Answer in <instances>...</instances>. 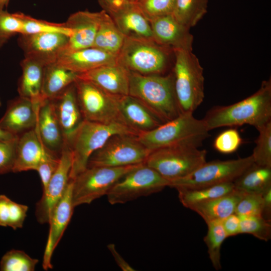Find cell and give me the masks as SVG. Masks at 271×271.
Here are the masks:
<instances>
[{"label":"cell","instance_id":"4316f807","mask_svg":"<svg viewBox=\"0 0 271 271\" xmlns=\"http://www.w3.org/2000/svg\"><path fill=\"white\" fill-rule=\"evenodd\" d=\"M244 193L235 189L230 193L195 205L190 209L198 214L206 223L222 220L235 213L236 205Z\"/></svg>","mask_w":271,"mask_h":271},{"label":"cell","instance_id":"3957f363","mask_svg":"<svg viewBox=\"0 0 271 271\" xmlns=\"http://www.w3.org/2000/svg\"><path fill=\"white\" fill-rule=\"evenodd\" d=\"M193 114L182 113L151 130L139 133L137 138L151 152L179 145L199 147L209 136V131L202 119Z\"/></svg>","mask_w":271,"mask_h":271},{"label":"cell","instance_id":"277c9868","mask_svg":"<svg viewBox=\"0 0 271 271\" xmlns=\"http://www.w3.org/2000/svg\"><path fill=\"white\" fill-rule=\"evenodd\" d=\"M139 132L120 122L103 123L84 120L66 140L72 157L70 178L74 179L86 168L88 160L111 136L116 134L138 136Z\"/></svg>","mask_w":271,"mask_h":271},{"label":"cell","instance_id":"5bb4252c","mask_svg":"<svg viewBox=\"0 0 271 271\" xmlns=\"http://www.w3.org/2000/svg\"><path fill=\"white\" fill-rule=\"evenodd\" d=\"M69 36L60 33L20 34L18 43L25 56L34 57L46 64L54 62L67 46Z\"/></svg>","mask_w":271,"mask_h":271},{"label":"cell","instance_id":"e575fe53","mask_svg":"<svg viewBox=\"0 0 271 271\" xmlns=\"http://www.w3.org/2000/svg\"><path fill=\"white\" fill-rule=\"evenodd\" d=\"M39 260L30 256L23 250L11 249L0 261L1 271H34Z\"/></svg>","mask_w":271,"mask_h":271},{"label":"cell","instance_id":"30bf717a","mask_svg":"<svg viewBox=\"0 0 271 271\" xmlns=\"http://www.w3.org/2000/svg\"><path fill=\"white\" fill-rule=\"evenodd\" d=\"M253 163L251 155L237 159L206 161L187 176L171 182L169 187L192 189L233 182Z\"/></svg>","mask_w":271,"mask_h":271},{"label":"cell","instance_id":"8fae6325","mask_svg":"<svg viewBox=\"0 0 271 271\" xmlns=\"http://www.w3.org/2000/svg\"><path fill=\"white\" fill-rule=\"evenodd\" d=\"M151 152L137 136L116 134L92 154L87 167H119L144 163Z\"/></svg>","mask_w":271,"mask_h":271},{"label":"cell","instance_id":"2e32d148","mask_svg":"<svg viewBox=\"0 0 271 271\" xmlns=\"http://www.w3.org/2000/svg\"><path fill=\"white\" fill-rule=\"evenodd\" d=\"M149 22L153 39L158 44L173 51L193 50L194 38L190 29L178 22L172 14L156 17Z\"/></svg>","mask_w":271,"mask_h":271},{"label":"cell","instance_id":"484cf974","mask_svg":"<svg viewBox=\"0 0 271 271\" xmlns=\"http://www.w3.org/2000/svg\"><path fill=\"white\" fill-rule=\"evenodd\" d=\"M43 150L36 127L18 137L12 172L36 170Z\"/></svg>","mask_w":271,"mask_h":271},{"label":"cell","instance_id":"60d3db41","mask_svg":"<svg viewBox=\"0 0 271 271\" xmlns=\"http://www.w3.org/2000/svg\"><path fill=\"white\" fill-rule=\"evenodd\" d=\"M242 139L235 128H230L220 133L213 142L214 149L222 154L235 152L242 144Z\"/></svg>","mask_w":271,"mask_h":271},{"label":"cell","instance_id":"f5cc1de1","mask_svg":"<svg viewBox=\"0 0 271 271\" xmlns=\"http://www.w3.org/2000/svg\"><path fill=\"white\" fill-rule=\"evenodd\" d=\"M130 1L133 2H137L138 0H130Z\"/></svg>","mask_w":271,"mask_h":271},{"label":"cell","instance_id":"e0dca14e","mask_svg":"<svg viewBox=\"0 0 271 271\" xmlns=\"http://www.w3.org/2000/svg\"><path fill=\"white\" fill-rule=\"evenodd\" d=\"M41 103L20 96L10 100L0 119V128L17 137L35 128Z\"/></svg>","mask_w":271,"mask_h":271},{"label":"cell","instance_id":"7bdbcfd3","mask_svg":"<svg viewBox=\"0 0 271 271\" xmlns=\"http://www.w3.org/2000/svg\"><path fill=\"white\" fill-rule=\"evenodd\" d=\"M17 139L0 140V175L13 171Z\"/></svg>","mask_w":271,"mask_h":271},{"label":"cell","instance_id":"c3c4849f","mask_svg":"<svg viewBox=\"0 0 271 271\" xmlns=\"http://www.w3.org/2000/svg\"><path fill=\"white\" fill-rule=\"evenodd\" d=\"M263 212L262 216L271 220V187L265 190L262 194Z\"/></svg>","mask_w":271,"mask_h":271},{"label":"cell","instance_id":"9c48e42d","mask_svg":"<svg viewBox=\"0 0 271 271\" xmlns=\"http://www.w3.org/2000/svg\"><path fill=\"white\" fill-rule=\"evenodd\" d=\"M169 185L168 180L153 168L142 163L118 180L106 196L111 205L124 204L160 192Z\"/></svg>","mask_w":271,"mask_h":271},{"label":"cell","instance_id":"f1b7e54d","mask_svg":"<svg viewBox=\"0 0 271 271\" xmlns=\"http://www.w3.org/2000/svg\"><path fill=\"white\" fill-rule=\"evenodd\" d=\"M125 37L118 29L110 16L103 10L93 47L118 56L123 45Z\"/></svg>","mask_w":271,"mask_h":271},{"label":"cell","instance_id":"7c38bea8","mask_svg":"<svg viewBox=\"0 0 271 271\" xmlns=\"http://www.w3.org/2000/svg\"><path fill=\"white\" fill-rule=\"evenodd\" d=\"M74 84L84 120L103 123L126 124L119 110V96L111 94L93 83L78 77Z\"/></svg>","mask_w":271,"mask_h":271},{"label":"cell","instance_id":"836d02e7","mask_svg":"<svg viewBox=\"0 0 271 271\" xmlns=\"http://www.w3.org/2000/svg\"><path fill=\"white\" fill-rule=\"evenodd\" d=\"M19 13L22 23L23 27L20 34H31L41 33H60L69 36L72 31L65 23H54L44 20L36 19L22 13Z\"/></svg>","mask_w":271,"mask_h":271},{"label":"cell","instance_id":"681fc988","mask_svg":"<svg viewBox=\"0 0 271 271\" xmlns=\"http://www.w3.org/2000/svg\"><path fill=\"white\" fill-rule=\"evenodd\" d=\"M130 0H98V3L102 9L106 12H108L116 9Z\"/></svg>","mask_w":271,"mask_h":271},{"label":"cell","instance_id":"9a60e30c","mask_svg":"<svg viewBox=\"0 0 271 271\" xmlns=\"http://www.w3.org/2000/svg\"><path fill=\"white\" fill-rule=\"evenodd\" d=\"M73 180H70L65 192L53 208L48 223L49 235L43 255L42 267L45 270L53 268L51 258L71 219L74 208L72 201Z\"/></svg>","mask_w":271,"mask_h":271},{"label":"cell","instance_id":"d6986e66","mask_svg":"<svg viewBox=\"0 0 271 271\" xmlns=\"http://www.w3.org/2000/svg\"><path fill=\"white\" fill-rule=\"evenodd\" d=\"M117 62V56L91 47L63 51L54 62L69 70L80 74Z\"/></svg>","mask_w":271,"mask_h":271},{"label":"cell","instance_id":"603a6c76","mask_svg":"<svg viewBox=\"0 0 271 271\" xmlns=\"http://www.w3.org/2000/svg\"><path fill=\"white\" fill-rule=\"evenodd\" d=\"M118 103L124 122L139 133L151 130L164 123L147 105L129 94L119 96Z\"/></svg>","mask_w":271,"mask_h":271},{"label":"cell","instance_id":"ee69618b","mask_svg":"<svg viewBox=\"0 0 271 271\" xmlns=\"http://www.w3.org/2000/svg\"><path fill=\"white\" fill-rule=\"evenodd\" d=\"M28 210L27 205L18 203L11 199L8 226L14 230L22 228Z\"/></svg>","mask_w":271,"mask_h":271},{"label":"cell","instance_id":"d4e9b609","mask_svg":"<svg viewBox=\"0 0 271 271\" xmlns=\"http://www.w3.org/2000/svg\"><path fill=\"white\" fill-rule=\"evenodd\" d=\"M46 64L34 57L25 56L21 62L22 73L18 81L19 96L40 103L45 66Z\"/></svg>","mask_w":271,"mask_h":271},{"label":"cell","instance_id":"11a10c76","mask_svg":"<svg viewBox=\"0 0 271 271\" xmlns=\"http://www.w3.org/2000/svg\"><path fill=\"white\" fill-rule=\"evenodd\" d=\"M139 0L137 1V2Z\"/></svg>","mask_w":271,"mask_h":271},{"label":"cell","instance_id":"f907efd6","mask_svg":"<svg viewBox=\"0 0 271 271\" xmlns=\"http://www.w3.org/2000/svg\"><path fill=\"white\" fill-rule=\"evenodd\" d=\"M18 137L15 136L11 133L0 128V140H10Z\"/></svg>","mask_w":271,"mask_h":271},{"label":"cell","instance_id":"52a82bcc","mask_svg":"<svg viewBox=\"0 0 271 271\" xmlns=\"http://www.w3.org/2000/svg\"><path fill=\"white\" fill-rule=\"evenodd\" d=\"M206 154L199 147L175 145L152 151L144 163L170 183L187 176L205 163Z\"/></svg>","mask_w":271,"mask_h":271},{"label":"cell","instance_id":"6da1fadb","mask_svg":"<svg viewBox=\"0 0 271 271\" xmlns=\"http://www.w3.org/2000/svg\"><path fill=\"white\" fill-rule=\"evenodd\" d=\"M209 131L248 124L257 130L271 121V79L262 82L253 94L235 103L211 108L202 119Z\"/></svg>","mask_w":271,"mask_h":271},{"label":"cell","instance_id":"83f0119b","mask_svg":"<svg viewBox=\"0 0 271 271\" xmlns=\"http://www.w3.org/2000/svg\"><path fill=\"white\" fill-rule=\"evenodd\" d=\"M78 74L69 70L55 62L47 64L44 68L42 97L51 99L73 83Z\"/></svg>","mask_w":271,"mask_h":271},{"label":"cell","instance_id":"ffe728a7","mask_svg":"<svg viewBox=\"0 0 271 271\" xmlns=\"http://www.w3.org/2000/svg\"><path fill=\"white\" fill-rule=\"evenodd\" d=\"M125 37L153 39L151 25L136 2L106 12Z\"/></svg>","mask_w":271,"mask_h":271},{"label":"cell","instance_id":"5b68a950","mask_svg":"<svg viewBox=\"0 0 271 271\" xmlns=\"http://www.w3.org/2000/svg\"><path fill=\"white\" fill-rule=\"evenodd\" d=\"M173 51L172 73L178 105L181 113H193L205 96L203 68L192 50Z\"/></svg>","mask_w":271,"mask_h":271},{"label":"cell","instance_id":"4dcf8cb0","mask_svg":"<svg viewBox=\"0 0 271 271\" xmlns=\"http://www.w3.org/2000/svg\"><path fill=\"white\" fill-rule=\"evenodd\" d=\"M234 189L233 182L196 189H176L180 202L189 209L195 205L226 195Z\"/></svg>","mask_w":271,"mask_h":271},{"label":"cell","instance_id":"4fadbf2b","mask_svg":"<svg viewBox=\"0 0 271 271\" xmlns=\"http://www.w3.org/2000/svg\"><path fill=\"white\" fill-rule=\"evenodd\" d=\"M72 157L68 143L64 140L58 167L43 190L35 207V216L39 223H48L52 211L63 195L70 180Z\"/></svg>","mask_w":271,"mask_h":271},{"label":"cell","instance_id":"db71d44e","mask_svg":"<svg viewBox=\"0 0 271 271\" xmlns=\"http://www.w3.org/2000/svg\"><path fill=\"white\" fill-rule=\"evenodd\" d=\"M1 101H0V106H1Z\"/></svg>","mask_w":271,"mask_h":271},{"label":"cell","instance_id":"7402d4cb","mask_svg":"<svg viewBox=\"0 0 271 271\" xmlns=\"http://www.w3.org/2000/svg\"><path fill=\"white\" fill-rule=\"evenodd\" d=\"M50 100L64 140H67L84 120L78 102L74 82Z\"/></svg>","mask_w":271,"mask_h":271},{"label":"cell","instance_id":"cb8c5ba5","mask_svg":"<svg viewBox=\"0 0 271 271\" xmlns=\"http://www.w3.org/2000/svg\"><path fill=\"white\" fill-rule=\"evenodd\" d=\"M36 129L45 148L61 153L64 138L50 99L43 100L39 106Z\"/></svg>","mask_w":271,"mask_h":271},{"label":"cell","instance_id":"44dd1931","mask_svg":"<svg viewBox=\"0 0 271 271\" xmlns=\"http://www.w3.org/2000/svg\"><path fill=\"white\" fill-rule=\"evenodd\" d=\"M101 17V11H80L71 14L65 24L72 34L64 51L84 49L93 46Z\"/></svg>","mask_w":271,"mask_h":271},{"label":"cell","instance_id":"8d00e7d4","mask_svg":"<svg viewBox=\"0 0 271 271\" xmlns=\"http://www.w3.org/2000/svg\"><path fill=\"white\" fill-rule=\"evenodd\" d=\"M258 131L259 135L251 155L254 164L271 167V121Z\"/></svg>","mask_w":271,"mask_h":271},{"label":"cell","instance_id":"ba28073f","mask_svg":"<svg viewBox=\"0 0 271 271\" xmlns=\"http://www.w3.org/2000/svg\"><path fill=\"white\" fill-rule=\"evenodd\" d=\"M139 164L119 167H87L73 179L74 206L89 204L106 195L118 180Z\"/></svg>","mask_w":271,"mask_h":271},{"label":"cell","instance_id":"1f68e13d","mask_svg":"<svg viewBox=\"0 0 271 271\" xmlns=\"http://www.w3.org/2000/svg\"><path fill=\"white\" fill-rule=\"evenodd\" d=\"M208 0H176L172 15L180 24L190 29L207 11Z\"/></svg>","mask_w":271,"mask_h":271},{"label":"cell","instance_id":"f546056e","mask_svg":"<svg viewBox=\"0 0 271 271\" xmlns=\"http://www.w3.org/2000/svg\"><path fill=\"white\" fill-rule=\"evenodd\" d=\"M233 183L235 189L244 193L262 194L271 187V167L253 163Z\"/></svg>","mask_w":271,"mask_h":271},{"label":"cell","instance_id":"bcb514c9","mask_svg":"<svg viewBox=\"0 0 271 271\" xmlns=\"http://www.w3.org/2000/svg\"><path fill=\"white\" fill-rule=\"evenodd\" d=\"M11 199L0 195V226H8Z\"/></svg>","mask_w":271,"mask_h":271},{"label":"cell","instance_id":"d590c367","mask_svg":"<svg viewBox=\"0 0 271 271\" xmlns=\"http://www.w3.org/2000/svg\"><path fill=\"white\" fill-rule=\"evenodd\" d=\"M240 218V234H251L263 241L271 238V220L262 216H243Z\"/></svg>","mask_w":271,"mask_h":271},{"label":"cell","instance_id":"f35d334b","mask_svg":"<svg viewBox=\"0 0 271 271\" xmlns=\"http://www.w3.org/2000/svg\"><path fill=\"white\" fill-rule=\"evenodd\" d=\"M60 159V154L53 152L43 146L42 155L36 169L40 176L43 190L57 170Z\"/></svg>","mask_w":271,"mask_h":271},{"label":"cell","instance_id":"b9f144b4","mask_svg":"<svg viewBox=\"0 0 271 271\" xmlns=\"http://www.w3.org/2000/svg\"><path fill=\"white\" fill-rule=\"evenodd\" d=\"M262 194L245 193L236 205L235 213L239 216H262Z\"/></svg>","mask_w":271,"mask_h":271},{"label":"cell","instance_id":"ac0fdd59","mask_svg":"<svg viewBox=\"0 0 271 271\" xmlns=\"http://www.w3.org/2000/svg\"><path fill=\"white\" fill-rule=\"evenodd\" d=\"M130 71L118 62L78 74L77 77L90 81L115 96L129 94Z\"/></svg>","mask_w":271,"mask_h":271},{"label":"cell","instance_id":"f6af8a7d","mask_svg":"<svg viewBox=\"0 0 271 271\" xmlns=\"http://www.w3.org/2000/svg\"><path fill=\"white\" fill-rule=\"evenodd\" d=\"M227 237L240 234V218L235 213L221 220Z\"/></svg>","mask_w":271,"mask_h":271},{"label":"cell","instance_id":"8992f818","mask_svg":"<svg viewBox=\"0 0 271 271\" xmlns=\"http://www.w3.org/2000/svg\"><path fill=\"white\" fill-rule=\"evenodd\" d=\"M172 50L153 39L125 37L118 62L129 71L143 75L165 74Z\"/></svg>","mask_w":271,"mask_h":271},{"label":"cell","instance_id":"816d5d0a","mask_svg":"<svg viewBox=\"0 0 271 271\" xmlns=\"http://www.w3.org/2000/svg\"><path fill=\"white\" fill-rule=\"evenodd\" d=\"M10 0H0V10H3L5 7H7Z\"/></svg>","mask_w":271,"mask_h":271},{"label":"cell","instance_id":"d6a6232c","mask_svg":"<svg viewBox=\"0 0 271 271\" xmlns=\"http://www.w3.org/2000/svg\"><path fill=\"white\" fill-rule=\"evenodd\" d=\"M207 232L204 241L207 247L209 258L213 267L217 270L221 269V248L224 240L227 238L221 220L206 223Z\"/></svg>","mask_w":271,"mask_h":271},{"label":"cell","instance_id":"7a4b0ae2","mask_svg":"<svg viewBox=\"0 0 271 271\" xmlns=\"http://www.w3.org/2000/svg\"><path fill=\"white\" fill-rule=\"evenodd\" d=\"M129 95L147 105L164 123L182 113L172 72L143 75L130 71Z\"/></svg>","mask_w":271,"mask_h":271},{"label":"cell","instance_id":"ab89813d","mask_svg":"<svg viewBox=\"0 0 271 271\" xmlns=\"http://www.w3.org/2000/svg\"><path fill=\"white\" fill-rule=\"evenodd\" d=\"M176 0H139L136 2L149 20L172 14Z\"/></svg>","mask_w":271,"mask_h":271},{"label":"cell","instance_id":"74e56055","mask_svg":"<svg viewBox=\"0 0 271 271\" xmlns=\"http://www.w3.org/2000/svg\"><path fill=\"white\" fill-rule=\"evenodd\" d=\"M23 23L19 13L0 10V49L16 34L22 32Z\"/></svg>","mask_w":271,"mask_h":271},{"label":"cell","instance_id":"7dc6e473","mask_svg":"<svg viewBox=\"0 0 271 271\" xmlns=\"http://www.w3.org/2000/svg\"><path fill=\"white\" fill-rule=\"evenodd\" d=\"M107 248L112 254L116 264L123 271H133L135 269L131 266L120 255L113 243L107 245Z\"/></svg>","mask_w":271,"mask_h":271}]
</instances>
